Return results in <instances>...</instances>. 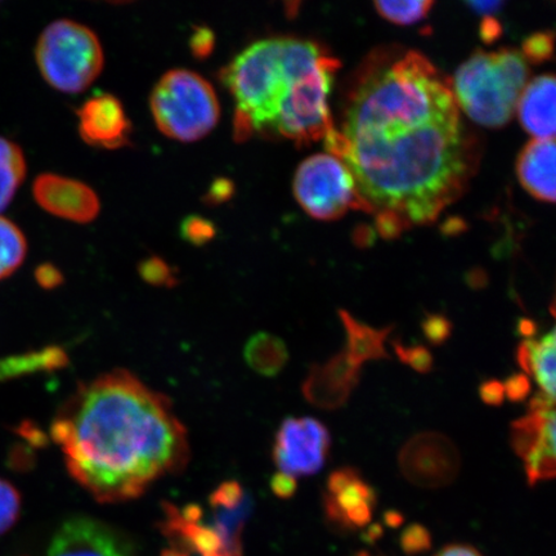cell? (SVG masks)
Returning <instances> with one entry per match:
<instances>
[{
    "label": "cell",
    "instance_id": "cell-30",
    "mask_svg": "<svg viewBox=\"0 0 556 556\" xmlns=\"http://www.w3.org/2000/svg\"><path fill=\"white\" fill-rule=\"evenodd\" d=\"M554 51V35L551 33L533 34L525 41L523 58L526 61L544 62L552 58Z\"/></svg>",
    "mask_w": 556,
    "mask_h": 556
},
{
    "label": "cell",
    "instance_id": "cell-5",
    "mask_svg": "<svg viewBox=\"0 0 556 556\" xmlns=\"http://www.w3.org/2000/svg\"><path fill=\"white\" fill-rule=\"evenodd\" d=\"M160 131L179 142H194L218 124L220 106L211 83L191 70L164 74L150 97Z\"/></svg>",
    "mask_w": 556,
    "mask_h": 556
},
{
    "label": "cell",
    "instance_id": "cell-44",
    "mask_svg": "<svg viewBox=\"0 0 556 556\" xmlns=\"http://www.w3.org/2000/svg\"><path fill=\"white\" fill-rule=\"evenodd\" d=\"M435 556H482L479 554L475 547L464 546V545H452L446 548H443L441 553H438Z\"/></svg>",
    "mask_w": 556,
    "mask_h": 556
},
{
    "label": "cell",
    "instance_id": "cell-23",
    "mask_svg": "<svg viewBox=\"0 0 556 556\" xmlns=\"http://www.w3.org/2000/svg\"><path fill=\"white\" fill-rule=\"evenodd\" d=\"M555 330L546 333L538 342L536 358H534L533 374L542 392L555 397Z\"/></svg>",
    "mask_w": 556,
    "mask_h": 556
},
{
    "label": "cell",
    "instance_id": "cell-34",
    "mask_svg": "<svg viewBox=\"0 0 556 556\" xmlns=\"http://www.w3.org/2000/svg\"><path fill=\"white\" fill-rule=\"evenodd\" d=\"M478 393L482 402L492 407L502 406L505 401L504 384L497 379L482 381V384L479 386Z\"/></svg>",
    "mask_w": 556,
    "mask_h": 556
},
{
    "label": "cell",
    "instance_id": "cell-47",
    "mask_svg": "<svg viewBox=\"0 0 556 556\" xmlns=\"http://www.w3.org/2000/svg\"><path fill=\"white\" fill-rule=\"evenodd\" d=\"M469 282L472 288H483L485 285V277L483 274H471L469 276Z\"/></svg>",
    "mask_w": 556,
    "mask_h": 556
},
{
    "label": "cell",
    "instance_id": "cell-8",
    "mask_svg": "<svg viewBox=\"0 0 556 556\" xmlns=\"http://www.w3.org/2000/svg\"><path fill=\"white\" fill-rule=\"evenodd\" d=\"M331 447L329 429L313 417H288L277 430L273 458L280 472L309 477L325 467Z\"/></svg>",
    "mask_w": 556,
    "mask_h": 556
},
{
    "label": "cell",
    "instance_id": "cell-9",
    "mask_svg": "<svg viewBox=\"0 0 556 556\" xmlns=\"http://www.w3.org/2000/svg\"><path fill=\"white\" fill-rule=\"evenodd\" d=\"M399 464L409 483L422 489H441L455 481L462 457L447 435L426 432L407 441L400 452Z\"/></svg>",
    "mask_w": 556,
    "mask_h": 556
},
{
    "label": "cell",
    "instance_id": "cell-16",
    "mask_svg": "<svg viewBox=\"0 0 556 556\" xmlns=\"http://www.w3.org/2000/svg\"><path fill=\"white\" fill-rule=\"evenodd\" d=\"M554 75H541L526 86L517 104L519 121L528 134L538 139L555 137Z\"/></svg>",
    "mask_w": 556,
    "mask_h": 556
},
{
    "label": "cell",
    "instance_id": "cell-41",
    "mask_svg": "<svg viewBox=\"0 0 556 556\" xmlns=\"http://www.w3.org/2000/svg\"><path fill=\"white\" fill-rule=\"evenodd\" d=\"M233 191V185L229 182L227 179H218L212 186L211 191L207 193V201H211L213 204L222 203V201H226L229 197H231Z\"/></svg>",
    "mask_w": 556,
    "mask_h": 556
},
{
    "label": "cell",
    "instance_id": "cell-27",
    "mask_svg": "<svg viewBox=\"0 0 556 556\" xmlns=\"http://www.w3.org/2000/svg\"><path fill=\"white\" fill-rule=\"evenodd\" d=\"M393 348L402 364L408 365L419 374L432 372L434 357L427 346L420 344L407 346L401 342H394Z\"/></svg>",
    "mask_w": 556,
    "mask_h": 556
},
{
    "label": "cell",
    "instance_id": "cell-6",
    "mask_svg": "<svg viewBox=\"0 0 556 556\" xmlns=\"http://www.w3.org/2000/svg\"><path fill=\"white\" fill-rule=\"evenodd\" d=\"M35 59L45 80L65 93L87 89L103 67L100 39L89 27L70 20L54 21L41 33Z\"/></svg>",
    "mask_w": 556,
    "mask_h": 556
},
{
    "label": "cell",
    "instance_id": "cell-29",
    "mask_svg": "<svg viewBox=\"0 0 556 556\" xmlns=\"http://www.w3.org/2000/svg\"><path fill=\"white\" fill-rule=\"evenodd\" d=\"M180 233L186 241L193 243V245H205L206 242L211 241L217 229H215L212 222L203 217H187L180 226Z\"/></svg>",
    "mask_w": 556,
    "mask_h": 556
},
{
    "label": "cell",
    "instance_id": "cell-38",
    "mask_svg": "<svg viewBox=\"0 0 556 556\" xmlns=\"http://www.w3.org/2000/svg\"><path fill=\"white\" fill-rule=\"evenodd\" d=\"M270 490L274 491L277 497L285 500L293 497L298 491L296 479L278 471L270 478Z\"/></svg>",
    "mask_w": 556,
    "mask_h": 556
},
{
    "label": "cell",
    "instance_id": "cell-13",
    "mask_svg": "<svg viewBox=\"0 0 556 556\" xmlns=\"http://www.w3.org/2000/svg\"><path fill=\"white\" fill-rule=\"evenodd\" d=\"M359 380L361 366L342 352L325 365H312L302 392L312 406L332 412L346 405Z\"/></svg>",
    "mask_w": 556,
    "mask_h": 556
},
{
    "label": "cell",
    "instance_id": "cell-39",
    "mask_svg": "<svg viewBox=\"0 0 556 556\" xmlns=\"http://www.w3.org/2000/svg\"><path fill=\"white\" fill-rule=\"evenodd\" d=\"M35 278H37L40 287L45 289H54L62 283V275L52 264H41V266L35 270Z\"/></svg>",
    "mask_w": 556,
    "mask_h": 556
},
{
    "label": "cell",
    "instance_id": "cell-10",
    "mask_svg": "<svg viewBox=\"0 0 556 556\" xmlns=\"http://www.w3.org/2000/svg\"><path fill=\"white\" fill-rule=\"evenodd\" d=\"M48 556H131L122 534L102 521L74 517L55 532Z\"/></svg>",
    "mask_w": 556,
    "mask_h": 556
},
{
    "label": "cell",
    "instance_id": "cell-36",
    "mask_svg": "<svg viewBox=\"0 0 556 556\" xmlns=\"http://www.w3.org/2000/svg\"><path fill=\"white\" fill-rule=\"evenodd\" d=\"M538 342L534 339L521 340L517 346L516 359L517 364L527 375L533 374L534 358H536Z\"/></svg>",
    "mask_w": 556,
    "mask_h": 556
},
{
    "label": "cell",
    "instance_id": "cell-7",
    "mask_svg": "<svg viewBox=\"0 0 556 556\" xmlns=\"http://www.w3.org/2000/svg\"><path fill=\"white\" fill-rule=\"evenodd\" d=\"M293 189L298 203L316 219H338L352 207L365 211L351 172L330 154L304 160L295 173Z\"/></svg>",
    "mask_w": 556,
    "mask_h": 556
},
{
    "label": "cell",
    "instance_id": "cell-20",
    "mask_svg": "<svg viewBox=\"0 0 556 556\" xmlns=\"http://www.w3.org/2000/svg\"><path fill=\"white\" fill-rule=\"evenodd\" d=\"M25 176L23 150L10 139L0 137V212L11 204Z\"/></svg>",
    "mask_w": 556,
    "mask_h": 556
},
{
    "label": "cell",
    "instance_id": "cell-3",
    "mask_svg": "<svg viewBox=\"0 0 556 556\" xmlns=\"http://www.w3.org/2000/svg\"><path fill=\"white\" fill-rule=\"evenodd\" d=\"M330 54L313 41L290 37L255 41L236 55L220 79L238 103L235 135L274 134L278 116L296 86Z\"/></svg>",
    "mask_w": 556,
    "mask_h": 556
},
{
    "label": "cell",
    "instance_id": "cell-1",
    "mask_svg": "<svg viewBox=\"0 0 556 556\" xmlns=\"http://www.w3.org/2000/svg\"><path fill=\"white\" fill-rule=\"evenodd\" d=\"M351 172L379 231L430 224L454 203L471 168L454 92L426 55L378 52L353 83L342 129L325 137Z\"/></svg>",
    "mask_w": 556,
    "mask_h": 556
},
{
    "label": "cell",
    "instance_id": "cell-22",
    "mask_svg": "<svg viewBox=\"0 0 556 556\" xmlns=\"http://www.w3.org/2000/svg\"><path fill=\"white\" fill-rule=\"evenodd\" d=\"M546 416L528 414L511 422L510 446L517 456L526 460L539 447L544 434Z\"/></svg>",
    "mask_w": 556,
    "mask_h": 556
},
{
    "label": "cell",
    "instance_id": "cell-4",
    "mask_svg": "<svg viewBox=\"0 0 556 556\" xmlns=\"http://www.w3.org/2000/svg\"><path fill=\"white\" fill-rule=\"evenodd\" d=\"M527 79L528 62L518 51H479L458 67L452 92L471 121L498 128L511 119Z\"/></svg>",
    "mask_w": 556,
    "mask_h": 556
},
{
    "label": "cell",
    "instance_id": "cell-43",
    "mask_svg": "<svg viewBox=\"0 0 556 556\" xmlns=\"http://www.w3.org/2000/svg\"><path fill=\"white\" fill-rule=\"evenodd\" d=\"M482 38L485 41H493L502 34V26L498 25L495 18L486 16L482 25Z\"/></svg>",
    "mask_w": 556,
    "mask_h": 556
},
{
    "label": "cell",
    "instance_id": "cell-19",
    "mask_svg": "<svg viewBox=\"0 0 556 556\" xmlns=\"http://www.w3.org/2000/svg\"><path fill=\"white\" fill-rule=\"evenodd\" d=\"M67 356L61 348L18 354L0 359V381L25 377L35 372L60 370L66 366Z\"/></svg>",
    "mask_w": 556,
    "mask_h": 556
},
{
    "label": "cell",
    "instance_id": "cell-40",
    "mask_svg": "<svg viewBox=\"0 0 556 556\" xmlns=\"http://www.w3.org/2000/svg\"><path fill=\"white\" fill-rule=\"evenodd\" d=\"M554 407L555 397L542 391L534 394L531 401L528 402V413L534 415L546 416L554 413Z\"/></svg>",
    "mask_w": 556,
    "mask_h": 556
},
{
    "label": "cell",
    "instance_id": "cell-11",
    "mask_svg": "<svg viewBox=\"0 0 556 556\" xmlns=\"http://www.w3.org/2000/svg\"><path fill=\"white\" fill-rule=\"evenodd\" d=\"M33 194L46 212L76 224H88L100 213V200L90 187L58 174H40L34 180Z\"/></svg>",
    "mask_w": 556,
    "mask_h": 556
},
{
    "label": "cell",
    "instance_id": "cell-14",
    "mask_svg": "<svg viewBox=\"0 0 556 556\" xmlns=\"http://www.w3.org/2000/svg\"><path fill=\"white\" fill-rule=\"evenodd\" d=\"M78 117L80 136L87 143L109 150L129 143L130 123L115 96L90 97L79 109Z\"/></svg>",
    "mask_w": 556,
    "mask_h": 556
},
{
    "label": "cell",
    "instance_id": "cell-15",
    "mask_svg": "<svg viewBox=\"0 0 556 556\" xmlns=\"http://www.w3.org/2000/svg\"><path fill=\"white\" fill-rule=\"evenodd\" d=\"M555 139H538L520 152L517 173L528 193L544 203L555 201Z\"/></svg>",
    "mask_w": 556,
    "mask_h": 556
},
{
    "label": "cell",
    "instance_id": "cell-37",
    "mask_svg": "<svg viewBox=\"0 0 556 556\" xmlns=\"http://www.w3.org/2000/svg\"><path fill=\"white\" fill-rule=\"evenodd\" d=\"M215 45L214 34L206 27H199L190 41L191 50L198 59H205L212 53Z\"/></svg>",
    "mask_w": 556,
    "mask_h": 556
},
{
    "label": "cell",
    "instance_id": "cell-46",
    "mask_svg": "<svg viewBox=\"0 0 556 556\" xmlns=\"http://www.w3.org/2000/svg\"><path fill=\"white\" fill-rule=\"evenodd\" d=\"M386 520L389 526L397 527L402 523L403 518L397 511L386 513Z\"/></svg>",
    "mask_w": 556,
    "mask_h": 556
},
{
    "label": "cell",
    "instance_id": "cell-49",
    "mask_svg": "<svg viewBox=\"0 0 556 556\" xmlns=\"http://www.w3.org/2000/svg\"><path fill=\"white\" fill-rule=\"evenodd\" d=\"M357 556H370V555L365 554V553H361V554H359V555H357Z\"/></svg>",
    "mask_w": 556,
    "mask_h": 556
},
{
    "label": "cell",
    "instance_id": "cell-12",
    "mask_svg": "<svg viewBox=\"0 0 556 556\" xmlns=\"http://www.w3.org/2000/svg\"><path fill=\"white\" fill-rule=\"evenodd\" d=\"M164 532L174 542H179L200 556H242L241 546L233 545L219 533L211 520H204V510L198 505L184 509L165 505Z\"/></svg>",
    "mask_w": 556,
    "mask_h": 556
},
{
    "label": "cell",
    "instance_id": "cell-35",
    "mask_svg": "<svg viewBox=\"0 0 556 556\" xmlns=\"http://www.w3.org/2000/svg\"><path fill=\"white\" fill-rule=\"evenodd\" d=\"M363 478L361 472L354 468H340L333 470L328 478L329 495L336 496L340 491H343L346 485H350L357 479Z\"/></svg>",
    "mask_w": 556,
    "mask_h": 556
},
{
    "label": "cell",
    "instance_id": "cell-21",
    "mask_svg": "<svg viewBox=\"0 0 556 556\" xmlns=\"http://www.w3.org/2000/svg\"><path fill=\"white\" fill-rule=\"evenodd\" d=\"M27 242L21 229L0 217V281L15 274L25 261Z\"/></svg>",
    "mask_w": 556,
    "mask_h": 556
},
{
    "label": "cell",
    "instance_id": "cell-18",
    "mask_svg": "<svg viewBox=\"0 0 556 556\" xmlns=\"http://www.w3.org/2000/svg\"><path fill=\"white\" fill-rule=\"evenodd\" d=\"M243 357L247 364L262 377H277L287 366L289 351L283 340L268 332H256L248 340Z\"/></svg>",
    "mask_w": 556,
    "mask_h": 556
},
{
    "label": "cell",
    "instance_id": "cell-42",
    "mask_svg": "<svg viewBox=\"0 0 556 556\" xmlns=\"http://www.w3.org/2000/svg\"><path fill=\"white\" fill-rule=\"evenodd\" d=\"M539 331V325L532 318H519L516 326V333L518 337L526 339H533Z\"/></svg>",
    "mask_w": 556,
    "mask_h": 556
},
{
    "label": "cell",
    "instance_id": "cell-31",
    "mask_svg": "<svg viewBox=\"0 0 556 556\" xmlns=\"http://www.w3.org/2000/svg\"><path fill=\"white\" fill-rule=\"evenodd\" d=\"M139 273L143 280L156 285V287H173L176 283L172 269L160 258H150L142 262Z\"/></svg>",
    "mask_w": 556,
    "mask_h": 556
},
{
    "label": "cell",
    "instance_id": "cell-17",
    "mask_svg": "<svg viewBox=\"0 0 556 556\" xmlns=\"http://www.w3.org/2000/svg\"><path fill=\"white\" fill-rule=\"evenodd\" d=\"M339 317L342 319L346 333L345 354L353 364L363 366L366 361L389 359L386 350V342L393 326L375 329L364 323H359L350 312L339 309Z\"/></svg>",
    "mask_w": 556,
    "mask_h": 556
},
{
    "label": "cell",
    "instance_id": "cell-48",
    "mask_svg": "<svg viewBox=\"0 0 556 556\" xmlns=\"http://www.w3.org/2000/svg\"><path fill=\"white\" fill-rule=\"evenodd\" d=\"M164 556H186V555L184 553H179L177 551H169V552H165Z\"/></svg>",
    "mask_w": 556,
    "mask_h": 556
},
{
    "label": "cell",
    "instance_id": "cell-2",
    "mask_svg": "<svg viewBox=\"0 0 556 556\" xmlns=\"http://www.w3.org/2000/svg\"><path fill=\"white\" fill-rule=\"evenodd\" d=\"M51 432L70 476L103 504L137 498L190 460L189 438L170 401L127 370L83 382Z\"/></svg>",
    "mask_w": 556,
    "mask_h": 556
},
{
    "label": "cell",
    "instance_id": "cell-25",
    "mask_svg": "<svg viewBox=\"0 0 556 556\" xmlns=\"http://www.w3.org/2000/svg\"><path fill=\"white\" fill-rule=\"evenodd\" d=\"M525 462L528 485L551 481L555 477V447L551 444L541 441L539 447Z\"/></svg>",
    "mask_w": 556,
    "mask_h": 556
},
{
    "label": "cell",
    "instance_id": "cell-26",
    "mask_svg": "<svg viewBox=\"0 0 556 556\" xmlns=\"http://www.w3.org/2000/svg\"><path fill=\"white\" fill-rule=\"evenodd\" d=\"M21 510L20 493L10 482L0 478V534L16 523Z\"/></svg>",
    "mask_w": 556,
    "mask_h": 556
},
{
    "label": "cell",
    "instance_id": "cell-45",
    "mask_svg": "<svg viewBox=\"0 0 556 556\" xmlns=\"http://www.w3.org/2000/svg\"><path fill=\"white\" fill-rule=\"evenodd\" d=\"M468 4L472 10L486 16H489L490 13L498 11L500 7L503 5L502 2H470Z\"/></svg>",
    "mask_w": 556,
    "mask_h": 556
},
{
    "label": "cell",
    "instance_id": "cell-28",
    "mask_svg": "<svg viewBox=\"0 0 556 556\" xmlns=\"http://www.w3.org/2000/svg\"><path fill=\"white\" fill-rule=\"evenodd\" d=\"M421 330L430 344L440 346L452 337L454 324L441 313H427L421 321Z\"/></svg>",
    "mask_w": 556,
    "mask_h": 556
},
{
    "label": "cell",
    "instance_id": "cell-24",
    "mask_svg": "<svg viewBox=\"0 0 556 556\" xmlns=\"http://www.w3.org/2000/svg\"><path fill=\"white\" fill-rule=\"evenodd\" d=\"M433 2L429 0H412V2H377L380 15L394 24L409 25L419 23L420 20L426 17L432 7Z\"/></svg>",
    "mask_w": 556,
    "mask_h": 556
},
{
    "label": "cell",
    "instance_id": "cell-32",
    "mask_svg": "<svg viewBox=\"0 0 556 556\" xmlns=\"http://www.w3.org/2000/svg\"><path fill=\"white\" fill-rule=\"evenodd\" d=\"M504 389L510 402H525L532 391L531 380L526 374H513L505 380Z\"/></svg>",
    "mask_w": 556,
    "mask_h": 556
},
{
    "label": "cell",
    "instance_id": "cell-33",
    "mask_svg": "<svg viewBox=\"0 0 556 556\" xmlns=\"http://www.w3.org/2000/svg\"><path fill=\"white\" fill-rule=\"evenodd\" d=\"M402 546L408 553L426 551L430 546V534L422 526H409L402 534Z\"/></svg>",
    "mask_w": 556,
    "mask_h": 556
}]
</instances>
